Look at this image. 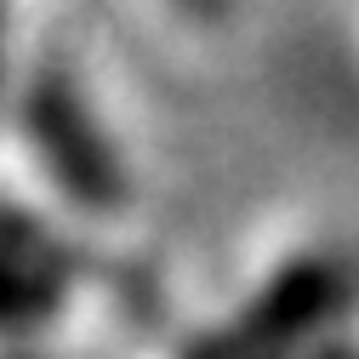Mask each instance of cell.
Returning <instances> with one entry per match:
<instances>
[{
    "mask_svg": "<svg viewBox=\"0 0 359 359\" xmlns=\"http://www.w3.org/2000/svg\"><path fill=\"white\" fill-rule=\"evenodd\" d=\"M18 120L29 131V154L34 165L52 177V189L80 205V211H120L126 205V171L120 154L109 143L103 120L92 114V103L80 97V86L46 63L23 80V103Z\"/></svg>",
    "mask_w": 359,
    "mask_h": 359,
    "instance_id": "obj_1",
    "label": "cell"
},
{
    "mask_svg": "<svg viewBox=\"0 0 359 359\" xmlns=\"http://www.w3.org/2000/svg\"><path fill=\"white\" fill-rule=\"evenodd\" d=\"M194 6H200V12H217V6H222V0H194Z\"/></svg>",
    "mask_w": 359,
    "mask_h": 359,
    "instance_id": "obj_2",
    "label": "cell"
}]
</instances>
